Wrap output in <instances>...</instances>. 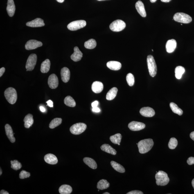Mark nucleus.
<instances>
[{
	"instance_id": "f257e3e1",
	"label": "nucleus",
	"mask_w": 194,
	"mask_h": 194,
	"mask_svg": "<svg viewBox=\"0 0 194 194\" xmlns=\"http://www.w3.org/2000/svg\"><path fill=\"white\" fill-rule=\"evenodd\" d=\"M154 143L150 138L141 140L138 143V147L140 153L145 154L150 151L153 146Z\"/></svg>"
},
{
	"instance_id": "f03ea898",
	"label": "nucleus",
	"mask_w": 194,
	"mask_h": 194,
	"mask_svg": "<svg viewBox=\"0 0 194 194\" xmlns=\"http://www.w3.org/2000/svg\"><path fill=\"white\" fill-rule=\"evenodd\" d=\"M156 183L157 186H166L169 181L168 174L163 171H159L155 175Z\"/></svg>"
},
{
	"instance_id": "7ed1b4c3",
	"label": "nucleus",
	"mask_w": 194,
	"mask_h": 194,
	"mask_svg": "<svg viewBox=\"0 0 194 194\" xmlns=\"http://www.w3.org/2000/svg\"><path fill=\"white\" fill-rule=\"evenodd\" d=\"M4 96L10 104H15L17 101V95L16 90L12 87H9L4 91Z\"/></svg>"
},
{
	"instance_id": "20e7f679",
	"label": "nucleus",
	"mask_w": 194,
	"mask_h": 194,
	"mask_svg": "<svg viewBox=\"0 0 194 194\" xmlns=\"http://www.w3.org/2000/svg\"><path fill=\"white\" fill-rule=\"evenodd\" d=\"M147 64L149 74L151 77H154L157 74V67L154 57L152 55H149L147 57Z\"/></svg>"
},
{
	"instance_id": "39448f33",
	"label": "nucleus",
	"mask_w": 194,
	"mask_h": 194,
	"mask_svg": "<svg viewBox=\"0 0 194 194\" xmlns=\"http://www.w3.org/2000/svg\"><path fill=\"white\" fill-rule=\"evenodd\" d=\"M174 20L177 22L184 23H190L192 21L191 17L188 14L183 13H177L173 16Z\"/></svg>"
},
{
	"instance_id": "423d86ee",
	"label": "nucleus",
	"mask_w": 194,
	"mask_h": 194,
	"mask_svg": "<svg viewBox=\"0 0 194 194\" xmlns=\"http://www.w3.org/2000/svg\"><path fill=\"white\" fill-rule=\"evenodd\" d=\"M86 128L87 125L85 124L82 123H77L72 126L70 128V131L72 134L78 135L84 132Z\"/></svg>"
},
{
	"instance_id": "0eeeda50",
	"label": "nucleus",
	"mask_w": 194,
	"mask_h": 194,
	"mask_svg": "<svg viewBox=\"0 0 194 194\" xmlns=\"http://www.w3.org/2000/svg\"><path fill=\"white\" fill-rule=\"evenodd\" d=\"M126 27L125 23L122 20L117 19L113 21L110 25V29L114 32L122 31Z\"/></svg>"
},
{
	"instance_id": "6e6552de",
	"label": "nucleus",
	"mask_w": 194,
	"mask_h": 194,
	"mask_svg": "<svg viewBox=\"0 0 194 194\" xmlns=\"http://www.w3.org/2000/svg\"><path fill=\"white\" fill-rule=\"evenodd\" d=\"M86 25V21L80 20L72 22L68 25L67 28L70 30L76 31L84 28Z\"/></svg>"
},
{
	"instance_id": "1a4fd4ad",
	"label": "nucleus",
	"mask_w": 194,
	"mask_h": 194,
	"mask_svg": "<svg viewBox=\"0 0 194 194\" xmlns=\"http://www.w3.org/2000/svg\"><path fill=\"white\" fill-rule=\"evenodd\" d=\"M37 57L35 54H32L29 56L26 65L27 71H32L37 64Z\"/></svg>"
},
{
	"instance_id": "9d476101",
	"label": "nucleus",
	"mask_w": 194,
	"mask_h": 194,
	"mask_svg": "<svg viewBox=\"0 0 194 194\" xmlns=\"http://www.w3.org/2000/svg\"><path fill=\"white\" fill-rule=\"evenodd\" d=\"M42 46L43 43L41 41L35 40H31L26 43L25 48L27 50H31L36 49Z\"/></svg>"
},
{
	"instance_id": "9b49d317",
	"label": "nucleus",
	"mask_w": 194,
	"mask_h": 194,
	"mask_svg": "<svg viewBox=\"0 0 194 194\" xmlns=\"http://www.w3.org/2000/svg\"><path fill=\"white\" fill-rule=\"evenodd\" d=\"M128 127L131 131H139L144 129L145 125L141 122L132 121L128 124Z\"/></svg>"
},
{
	"instance_id": "f8f14e48",
	"label": "nucleus",
	"mask_w": 194,
	"mask_h": 194,
	"mask_svg": "<svg viewBox=\"0 0 194 194\" xmlns=\"http://www.w3.org/2000/svg\"><path fill=\"white\" fill-rule=\"evenodd\" d=\"M48 84L51 89H55L57 87L59 84L58 79L54 74H52L48 77Z\"/></svg>"
},
{
	"instance_id": "ddd939ff",
	"label": "nucleus",
	"mask_w": 194,
	"mask_h": 194,
	"mask_svg": "<svg viewBox=\"0 0 194 194\" xmlns=\"http://www.w3.org/2000/svg\"><path fill=\"white\" fill-rule=\"evenodd\" d=\"M140 112L142 116L146 117H151L155 115V113L154 110L149 107L142 108Z\"/></svg>"
},
{
	"instance_id": "4468645a",
	"label": "nucleus",
	"mask_w": 194,
	"mask_h": 194,
	"mask_svg": "<svg viewBox=\"0 0 194 194\" xmlns=\"http://www.w3.org/2000/svg\"><path fill=\"white\" fill-rule=\"evenodd\" d=\"M26 26L32 28H37L45 26L44 20L40 18H37L31 21L26 23Z\"/></svg>"
},
{
	"instance_id": "2eb2a0df",
	"label": "nucleus",
	"mask_w": 194,
	"mask_h": 194,
	"mask_svg": "<svg viewBox=\"0 0 194 194\" xmlns=\"http://www.w3.org/2000/svg\"><path fill=\"white\" fill-rule=\"evenodd\" d=\"M137 10L142 17H145L146 16L144 5L142 1H140L137 2L135 4Z\"/></svg>"
},
{
	"instance_id": "dca6fc26",
	"label": "nucleus",
	"mask_w": 194,
	"mask_h": 194,
	"mask_svg": "<svg viewBox=\"0 0 194 194\" xmlns=\"http://www.w3.org/2000/svg\"><path fill=\"white\" fill-rule=\"evenodd\" d=\"M15 5L13 0H8L7 10L8 15L10 17H13L15 13Z\"/></svg>"
},
{
	"instance_id": "f3484780",
	"label": "nucleus",
	"mask_w": 194,
	"mask_h": 194,
	"mask_svg": "<svg viewBox=\"0 0 194 194\" xmlns=\"http://www.w3.org/2000/svg\"><path fill=\"white\" fill-rule=\"evenodd\" d=\"M177 42L175 40L171 39L167 41L166 45V51L168 53H172L175 49Z\"/></svg>"
},
{
	"instance_id": "a211bd4d",
	"label": "nucleus",
	"mask_w": 194,
	"mask_h": 194,
	"mask_svg": "<svg viewBox=\"0 0 194 194\" xmlns=\"http://www.w3.org/2000/svg\"><path fill=\"white\" fill-rule=\"evenodd\" d=\"M74 50V52L71 55V59L74 62H78L82 58L83 54L79 50L78 47H75Z\"/></svg>"
},
{
	"instance_id": "6ab92c4d",
	"label": "nucleus",
	"mask_w": 194,
	"mask_h": 194,
	"mask_svg": "<svg viewBox=\"0 0 194 194\" xmlns=\"http://www.w3.org/2000/svg\"><path fill=\"white\" fill-rule=\"evenodd\" d=\"M61 76L63 82L65 83L68 82L70 77V72L69 69L66 67L62 68L61 71Z\"/></svg>"
},
{
	"instance_id": "aec40b11",
	"label": "nucleus",
	"mask_w": 194,
	"mask_h": 194,
	"mask_svg": "<svg viewBox=\"0 0 194 194\" xmlns=\"http://www.w3.org/2000/svg\"><path fill=\"white\" fill-rule=\"evenodd\" d=\"M5 132L7 137L12 143H14L15 141V138L14 136L13 131L12 127L8 124H6L5 126Z\"/></svg>"
},
{
	"instance_id": "412c9836",
	"label": "nucleus",
	"mask_w": 194,
	"mask_h": 194,
	"mask_svg": "<svg viewBox=\"0 0 194 194\" xmlns=\"http://www.w3.org/2000/svg\"><path fill=\"white\" fill-rule=\"evenodd\" d=\"M44 159L46 163L51 165L57 164L58 161L56 156L51 154H46L44 156Z\"/></svg>"
},
{
	"instance_id": "4be33fe9",
	"label": "nucleus",
	"mask_w": 194,
	"mask_h": 194,
	"mask_svg": "<svg viewBox=\"0 0 194 194\" xmlns=\"http://www.w3.org/2000/svg\"><path fill=\"white\" fill-rule=\"evenodd\" d=\"M92 90L95 93H98L101 92L103 89V84L99 81H95L92 85Z\"/></svg>"
},
{
	"instance_id": "5701e85b",
	"label": "nucleus",
	"mask_w": 194,
	"mask_h": 194,
	"mask_svg": "<svg viewBox=\"0 0 194 194\" xmlns=\"http://www.w3.org/2000/svg\"><path fill=\"white\" fill-rule=\"evenodd\" d=\"M107 66L109 69L114 71H118L122 67L121 64L117 61H111L108 62Z\"/></svg>"
},
{
	"instance_id": "b1692460",
	"label": "nucleus",
	"mask_w": 194,
	"mask_h": 194,
	"mask_svg": "<svg viewBox=\"0 0 194 194\" xmlns=\"http://www.w3.org/2000/svg\"><path fill=\"white\" fill-rule=\"evenodd\" d=\"M23 121L24 122V126L26 128H29L34 123L33 116L30 114H29L25 116Z\"/></svg>"
},
{
	"instance_id": "393cba45",
	"label": "nucleus",
	"mask_w": 194,
	"mask_h": 194,
	"mask_svg": "<svg viewBox=\"0 0 194 194\" xmlns=\"http://www.w3.org/2000/svg\"><path fill=\"white\" fill-rule=\"evenodd\" d=\"M101 149L102 151L113 155H116V151L110 145L107 144H104L102 145L101 147Z\"/></svg>"
},
{
	"instance_id": "a878e982",
	"label": "nucleus",
	"mask_w": 194,
	"mask_h": 194,
	"mask_svg": "<svg viewBox=\"0 0 194 194\" xmlns=\"http://www.w3.org/2000/svg\"><path fill=\"white\" fill-rule=\"evenodd\" d=\"M59 191L61 194H69L72 191V188L69 185H63L59 188Z\"/></svg>"
},
{
	"instance_id": "bb28decb",
	"label": "nucleus",
	"mask_w": 194,
	"mask_h": 194,
	"mask_svg": "<svg viewBox=\"0 0 194 194\" xmlns=\"http://www.w3.org/2000/svg\"><path fill=\"white\" fill-rule=\"evenodd\" d=\"M83 161L86 164L88 165L90 168L95 169L97 168V163L92 158L86 157L83 159Z\"/></svg>"
},
{
	"instance_id": "cd10ccee",
	"label": "nucleus",
	"mask_w": 194,
	"mask_h": 194,
	"mask_svg": "<svg viewBox=\"0 0 194 194\" xmlns=\"http://www.w3.org/2000/svg\"><path fill=\"white\" fill-rule=\"evenodd\" d=\"M50 62L49 59H46L43 62L41 66V71L42 73H46L49 71Z\"/></svg>"
},
{
	"instance_id": "c85d7f7f",
	"label": "nucleus",
	"mask_w": 194,
	"mask_h": 194,
	"mask_svg": "<svg viewBox=\"0 0 194 194\" xmlns=\"http://www.w3.org/2000/svg\"><path fill=\"white\" fill-rule=\"evenodd\" d=\"M118 90L116 87H113L108 92L106 95V99L108 100L113 99L116 97Z\"/></svg>"
},
{
	"instance_id": "c756f323",
	"label": "nucleus",
	"mask_w": 194,
	"mask_h": 194,
	"mask_svg": "<svg viewBox=\"0 0 194 194\" xmlns=\"http://www.w3.org/2000/svg\"><path fill=\"white\" fill-rule=\"evenodd\" d=\"M109 183L105 179H101L98 181L97 187L99 190H104L109 187Z\"/></svg>"
},
{
	"instance_id": "7c9ffc66",
	"label": "nucleus",
	"mask_w": 194,
	"mask_h": 194,
	"mask_svg": "<svg viewBox=\"0 0 194 194\" xmlns=\"http://www.w3.org/2000/svg\"><path fill=\"white\" fill-rule=\"evenodd\" d=\"M111 165L114 169L120 173H124L125 172V168L119 163L114 161H111Z\"/></svg>"
},
{
	"instance_id": "2f4dec72",
	"label": "nucleus",
	"mask_w": 194,
	"mask_h": 194,
	"mask_svg": "<svg viewBox=\"0 0 194 194\" xmlns=\"http://www.w3.org/2000/svg\"><path fill=\"white\" fill-rule=\"evenodd\" d=\"M170 108L174 113L179 116H181L183 114V111L181 108L178 107L177 104L174 102H171L170 104Z\"/></svg>"
},
{
	"instance_id": "473e14b6",
	"label": "nucleus",
	"mask_w": 194,
	"mask_h": 194,
	"mask_svg": "<svg viewBox=\"0 0 194 194\" xmlns=\"http://www.w3.org/2000/svg\"><path fill=\"white\" fill-rule=\"evenodd\" d=\"M184 68L182 66H179L175 68V76L178 79H180L182 75L185 72Z\"/></svg>"
},
{
	"instance_id": "72a5a7b5",
	"label": "nucleus",
	"mask_w": 194,
	"mask_h": 194,
	"mask_svg": "<svg viewBox=\"0 0 194 194\" xmlns=\"http://www.w3.org/2000/svg\"><path fill=\"white\" fill-rule=\"evenodd\" d=\"M64 103L66 106L71 107H74L76 105V103L74 99L71 96L66 97L64 100Z\"/></svg>"
},
{
	"instance_id": "f704fd0d",
	"label": "nucleus",
	"mask_w": 194,
	"mask_h": 194,
	"mask_svg": "<svg viewBox=\"0 0 194 194\" xmlns=\"http://www.w3.org/2000/svg\"><path fill=\"white\" fill-rule=\"evenodd\" d=\"M97 43L96 40L93 39H90L86 41L84 46L88 49H93L96 47Z\"/></svg>"
},
{
	"instance_id": "c9c22d12",
	"label": "nucleus",
	"mask_w": 194,
	"mask_h": 194,
	"mask_svg": "<svg viewBox=\"0 0 194 194\" xmlns=\"http://www.w3.org/2000/svg\"><path fill=\"white\" fill-rule=\"evenodd\" d=\"M122 138V135L120 134H117L111 136L110 139L113 143L115 144H118L121 142Z\"/></svg>"
},
{
	"instance_id": "e433bc0d",
	"label": "nucleus",
	"mask_w": 194,
	"mask_h": 194,
	"mask_svg": "<svg viewBox=\"0 0 194 194\" xmlns=\"http://www.w3.org/2000/svg\"><path fill=\"white\" fill-rule=\"evenodd\" d=\"M62 119L60 118L54 119L50 122L49 127L50 128L53 129L60 125L62 122Z\"/></svg>"
},
{
	"instance_id": "4c0bfd02",
	"label": "nucleus",
	"mask_w": 194,
	"mask_h": 194,
	"mask_svg": "<svg viewBox=\"0 0 194 194\" xmlns=\"http://www.w3.org/2000/svg\"><path fill=\"white\" fill-rule=\"evenodd\" d=\"M11 168L14 170H18L19 169L22 168V165L17 160H14L13 161H10Z\"/></svg>"
},
{
	"instance_id": "58836bf2",
	"label": "nucleus",
	"mask_w": 194,
	"mask_h": 194,
	"mask_svg": "<svg viewBox=\"0 0 194 194\" xmlns=\"http://www.w3.org/2000/svg\"><path fill=\"white\" fill-rule=\"evenodd\" d=\"M178 145L177 140L175 138H170L168 144L169 148L170 149H175Z\"/></svg>"
},
{
	"instance_id": "ea45409f",
	"label": "nucleus",
	"mask_w": 194,
	"mask_h": 194,
	"mask_svg": "<svg viewBox=\"0 0 194 194\" xmlns=\"http://www.w3.org/2000/svg\"><path fill=\"white\" fill-rule=\"evenodd\" d=\"M126 80L128 84L130 86L134 85V75L132 73L128 74L126 76Z\"/></svg>"
},
{
	"instance_id": "a19ab883",
	"label": "nucleus",
	"mask_w": 194,
	"mask_h": 194,
	"mask_svg": "<svg viewBox=\"0 0 194 194\" xmlns=\"http://www.w3.org/2000/svg\"><path fill=\"white\" fill-rule=\"evenodd\" d=\"M30 176V172H27L26 171L22 170L19 174V177L21 179H24L29 177Z\"/></svg>"
},
{
	"instance_id": "79ce46f5",
	"label": "nucleus",
	"mask_w": 194,
	"mask_h": 194,
	"mask_svg": "<svg viewBox=\"0 0 194 194\" xmlns=\"http://www.w3.org/2000/svg\"><path fill=\"white\" fill-rule=\"evenodd\" d=\"M187 163L189 165L194 164V157H190L188 158L187 160Z\"/></svg>"
},
{
	"instance_id": "37998d69",
	"label": "nucleus",
	"mask_w": 194,
	"mask_h": 194,
	"mask_svg": "<svg viewBox=\"0 0 194 194\" xmlns=\"http://www.w3.org/2000/svg\"><path fill=\"white\" fill-rule=\"evenodd\" d=\"M143 192L140 191V190H134L133 191L129 192L127 193V194H143Z\"/></svg>"
},
{
	"instance_id": "c03bdc74",
	"label": "nucleus",
	"mask_w": 194,
	"mask_h": 194,
	"mask_svg": "<svg viewBox=\"0 0 194 194\" xmlns=\"http://www.w3.org/2000/svg\"><path fill=\"white\" fill-rule=\"evenodd\" d=\"M98 101H95L93 102L92 103L91 105L93 108L98 107Z\"/></svg>"
},
{
	"instance_id": "a18cd8bd",
	"label": "nucleus",
	"mask_w": 194,
	"mask_h": 194,
	"mask_svg": "<svg viewBox=\"0 0 194 194\" xmlns=\"http://www.w3.org/2000/svg\"><path fill=\"white\" fill-rule=\"evenodd\" d=\"M47 104L48 107H53V102L51 100H48V101L46 102Z\"/></svg>"
},
{
	"instance_id": "49530a36",
	"label": "nucleus",
	"mask_w": 194,
	"mask_h": 194,
	"mask_svg": "<svg viewBox=\"0 0 194 194\" xmlns=\"http://www.w3.org/2000/svg\"><path fill=\"white\" fill-rule=\"evenodd\" d=\"M5 71V68L4 67H2L0 69V77L2 76L4 73Z\"/></svg>"
},
{
	"instance_id": "de8ad7c7",
	"label": "nucleus",
	"mask_w": 194,
	"mask_h": 194,
	"mask_svg": "<svg viewBox=\"0 0 194 194\" xmlns=\"http://www.w3.org/2000/svg\"><path fill=\"white\" fill-rule=\"evenodd\" d=\"M92 110L93 112L98 113L100 112V110L98 107L93 108Z\"/></svg>"
},
{
	"instance_id": "09e8293b",
	"label": "nucleus",
	"mask_w": 194,
	"mask_h": 194,
	"mask_svg": "<svg viewBox=\"0 0 194 194\" xmlns=\"http://www.w3.org/2000/svg\"><path fill=\"white\" fill-rule=\"evenodd\" d=\"M190 138L194 141V131L190 133Z\"/></svg>"
},
{
	"instance_id": "8fccbe9b",
	"label": "nucleus",
	"mask_w": 194,
	"mask_h": 194,
	"mask_svg": "<svg viewBox=\"0 0 194 194\" xmlns=\"http://www.w3.org/2000/svg\"><path fill=\"white\" fill-rule=\"evenodd\" d=\"M40 109L41 112H44L46 111V109H45L44 107H43V106H40Z\"/></svg>"
},
{
	"instance_id": "3c124183",
	"label": "nucleus",
	"mask_w": 194,
	"mask_h": 194,
	"mask_svg": "<svg viewBox=\"0 0 194 194\" xmlns=\"http://www.w3.org/2000/svg\"><path fill=\"white\" fill-rule=\"evenodd\" d=\"M0 194H9L8 192H7L6 191H5L4 190H1L0 192Z\"/></svg>"
},
{
	"instance_id": "603ef678",
	"label": "nucleus",
	"mask_w": 194,
	"mask_h": 194,
	"mask_svg": "<svg viewBox=\"0 0 194 194\" xmlns=\"http://www.w3.org/2000/svg\"><path fill=\"white\" fill-rule=\"evenodd\" d=\"M171 1L172 0H161V1L163 2H165V3H168Z\"/></svg>"
},
{
	"instance_id": "864d4df0",
	"label": "nucleus",
	"mask_w": 194,
	"mask_h": 194,
	"mask_svg": "<svg viewBox=\"0 0 194 194\" xmlns=\"http://www.w3.org/2000/svg\"><path fill=\"white\" fill-rule=\"evenodd\" d=\"M56 1L58 2L59 3H62L63 2L64 0H56Z\"/></svg>"
},
{
	"instance_id": "5fc2aeb1",
	"label": "nucleus",
	"mask_w": 194,
	"mask_h": 194,
	"mask_svg": "<svg viewBox=\"0 0 194 194\" xmlns=\"http://www.w3.org/2000/svg\"><path fill=\"white\" fill-rule=\"evenodd\" d=\"M192 186H193V188H194V179H193V180L192 181Z\"/></svg>"
},
{
	"instance_id": "6e6d98bb",
	"label": "nucleus",
	"mask_w": 194,
	"mask_h": 194,
	"mask_svg": "<svg viewBox=\"0 0 194 194\" xmlns=\"http://www.w3.org/2000/svg\"><path fill=\"white\" fill-rule=\"evenodd\" d=\"M156 1H157V0H150V1H151V2L152 3L155 2Z\"/></svg>"
},
{
	"instance_id": "4d7b16f0",
	"label": "nucleus",
	"mask_w": 194,
	"mask_h": 194,
	"mask_svg": "<svg viewBox=\"0 0 194 194\" xmlns=\"http://www.w3.org/2000/svg\"><path fill=\"white\" fill-rule=\"evenodd\" d=\"M0 171H1V172H0V175H1L2 173V170L1 168V170H0Z\"/></svg>"
},
{
	"instance_id": "13d9d810",
	"label": "nucleus",
	"mask_w": 194,
	"mask_h": 194,
	"mask_svg": "<svg viewBox=\"0 0 194 194\" xmlns=\"http://www.w3.org/2000/svg\"><path fill=\"white\" fill-rule=\"evenodd\" d=\"M103 194H110L108 192H105V193H103Z\"/></svg>"
},
{
	"instance_id": "bf43d9fd",
	"label": "nucleus",
	"mask_w": 194,
	"mask_h": 194,
	"mask_svg": "<svg viewBox=\"0 0 194 194\" xmlns=\"http://www.w3.org/2000/svg\"><path fill=\"white\" fill-rule=\"evenodd\" d=\"M98 1H105V0H98Z\"/></svg>"
}]
</instances>
